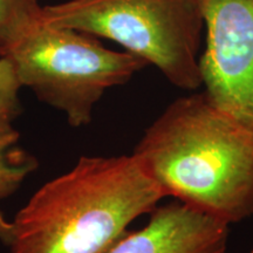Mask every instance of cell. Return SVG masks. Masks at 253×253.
I'll return each instance as SVG.
<instances>
[{
    "instance_id": "cell-1",
    "label": "cell",
    "mask_w": 253,
    "mask_h": 253,
    "mask_svg": "<svg viewBox=\"0 0 253 253\" xmlns=\"http://www.w3.org/2000/svg\"><path fill=\"white\" fill-rule=\"evenodd\" d=\"M132 156L166 197L229 225L253 216V132L204 91L170 103Z\"/></svg>"
},
{
    "instance_id": "cell-2",
    "label": "cell",
    "mask_w": 253,
    "mask_h": 253,
    "mask_svg": "<svg viewBox=\"0 0 253 253\" xmlns=\"http://www.w3.org/2000/svg\"><path fill=\"white\" fill-rule=\"evenodd\" d=\"M163 198L132 154L82 156L19 210L7 248L9 253H108Z\"/></svg>"
},
{
    "instance_id": "cell-3",
    "label": "cell",
    "mask_w": 253,
    "mask_h": 253,
    "mask_svg": "<svg viewBox=\"0 0 253 253\" xmlns=\"http://www.w3.org/2000/svg\"><path fill=\"white\" fill-rule=\"evenodd\" d=\"M38 23L112 40L179 89L202 87L199 0H67L42 6Z\"/></svg>"
},
{
    "instance_id": "cell-4",
    "label": "cell",
    "mask_w": 253,
    "mask_h": 253,
    "mask_svg": "<svg viewBox=\"0 0 253 253\" xmlns=\"http://www.w3.org/2000/svg\"><path fill=\"white\" fill-rule=\"evenodd\" d=\"M12 62L21 86L60 110L72 126L89 125L95 104L109 88L122 86L148 62L106 48L96 37L37 23L0 50Z\"/></svg>"
},
{
    "instance_id": "cell-5",
    "label": "cell",
    "mask_w": 253,
    "mask_h": 253,
    "mask_svg": "<svg viewBox=\"0 0 253 253\" xmlns=\"http://www.w3.org/2000/svg\"><path fill=\"white\" fill-rule=\"evenodd\" d=\"M207 32L201 54L209 99L253 132V0H199Z\"/></svg>"
},
{
    "instance_id": "cell-6",
    "label": "cell",
    "mask_w": 253,
    "mask_h": 253,
    "mask_svg": "<svg viewBox=\"0 0 253 253\" xmlns=\"http://www.w3.org/2000/svg\"><path fill=\"white\" fill-rule=\"evenodd\" d=\"M229 224L179 201L156 207L141 230L108 253H229Z\"/></svg>"
},
{
    "instance_id": "cell-7",
    "label": "cell",
    "mask_w": 253,
    "mask_h": 253,
    "mask_svg": "<svg viewBox=\"0 0 253 253\" xmlns=\"http://www.w3.org/2000/svg\"><path fill=\"white\" fill-rule=\"evenodd\" d=\"M37 168V158L20 147L12 121L0 119V199L13 195Z\"/></svg>"
},
{
    "instance_id": "cell-8",
    "label": "cell",
    "mask_w": 253,
    "mask_h": 253,
    "mask_svg": "<svg viewBox=\"0 0 253 253\" xmlns=\"http://www.w3.org/2000/svg\"><path fill=\"white\" fill-rule=\"evenodd\" d=\"M39 0H0V50L38 23Z\"/></svg>"
},
{
    "instance_id": "cell-9",
    "label": "cell",
    "mask_w": 253,
    "mask_h": 253,
    "mask_svg": "<svg viewBox=\"0 0 253 253\" xmlns=\"http://www.w3.org/2000/svg\"><path fill=\"white\" fill-rule=\"evenodd\" d=\"M21 86L17 73L7 58L0 56V119L13 121L20 115Z\"/></svg>"
},
{
    "instance_id": "cell-10",
    "label": "cell",
    "mask_w": 253,
    "mask_h": 253,
    "mask_svg": "<svg viewBox=\"0 0 253 253\" xmlns=\"http://www.w3.org/2000/svg\"><path fill=\"white\" fill-rule=\"evenodd\" d=\"M12 233H13V224H12V221L6 219L4 214L0 211V240L6 246L11 242Z\"/></svg>"
},
{
    "instance_id": "cell-11",
    "label": "cell",
    "mask_w": 253,
    "mask_h": 253,
    "mask_svg": "<svg viewBox=\"0 0 253 253\" xmlns=\"http://www.w3.org/2000/svg\"><path fill=\"white\" fill-rule=\"evenodd\" d=\"M251 253H253V249H252V251H251Z\"/></svg>"
}]
</instances>
